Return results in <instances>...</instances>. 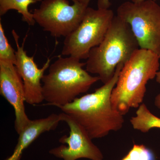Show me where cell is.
<instances>
[{
    "mask_svg": "<svg viewBox=\"0 0 160 160\" xmlns=\"http://www.w3.org/2000/svg\"><path fill=\"white\" fill-rule=\"evenodd\" d=\"M0 93L13 107L14 127L18 134L29 125L25 109V91L22 79L13 63L0 60Z\"/></svg>",
    "mask_w": 160,
    "mask_h": 160,
    "instance_id": "9c48e42d",
    "label": "cell"
},
{
    "mask_svg": "<svg viewBox=\"0 0 160 160\" xmlns=\"http://www.w3.org/2000/svg\"><path fill=\"white\" fill-rule=\"evenodd\" d=\"M42 0H0V15L6 14L9 10H17L22 14V19L29 26H33L36 22L33 14L29 11V6Z\"/></svg>",
    "mask_w": 160,
    "mask_h": 160,
    "instance_id": "4fadbf2b",
    "label": "cell"
},
{
    "mask_svg": "<svg viewBox=\"0 0 160 160\" xmlns=\"http://www.w3.org/2000/svg\"><path fill=\"white\" fill-rule=\"evenodd\" d=\"M140 49L128 23L115 16L104 39L89 52L86 70L98 75L103 84L112 78L117 67L125 64Z\"/></svg>",
    "mask_w": 160,
    "mask_h": 160,
    "instance_id": "3957f363",
    "label": "cell"
},
{
    "mask_svg": "<svg viewBox=\"0 0 160 160\" xmlns=\"http://www.w3.org/2000/svg\"><path fill=\"white\" fill-rule=\"evenodd\" d=\"M62 122L61 115L52 113L42 118L31 120L21 133L13 153L6 160H21L23 151L41 134L55 130Z\"/></svg>",
    "mask_w": 160,
    "mask_h": 160,
    "instance_id": "8fae6325",
    "label": "cell"
},
{
    "mask_svg": "<svg viewBox=\"0 0 160 160\" xmlns=\"http://www.w3.org/2000/svg\"><path fill=\"white\" fill-rule=\"evenodd\" d=\"M154 105L158 109H160V93L158 94L155 98Z\"/></svg>",
    "mask_w": 160,
    "mask_h": 160,
    "instance_id": "2e32d148",
    "label": "cell"
},
{
    "mask_svg": "<svg viewBox=\"0 0 160 160\" xmlns=\"http://www.w3.org/2000/svg\"><path fill=\"white\" fill-rule=\"evenodd\" d=\"M0 60L9 61L14 65L17 61L16 51L8 42L1 22H0Z\"/></svg>",
    "mask_w": 160,
    "mask_h": 160,
    "instance_id": "5bb4252c",
    "label": "cell"
},
{
    "mask_svg": "<svg viewBox=\"0 0 160 160\" xmlns=\"http://www.w3.org/2000/svg\"><path fill=\"white\" fill-rule=\"evenodd\" d=\"M17 46V61L15 66L24 84L26 102L30 105L40 104L44 101L42 84L41 83L44 73L50 66V60L47 59L42 68H39L33 57H29L24 50L25 41L20 46L19 37L14 30L12 31Z\"/></svg>",
    "mask_w": 160,
    "mask_h": 160,
    "instance_id": "30bf717a",
    "label": "cell"
},
{
    "mask_svg": "<svg viewBox=\"0 0 160 160\" xmlns=\"http://www.w3.org/2000/svg\"><path fill=\"white\" fill-rule=\"evenodd\" d=\"M91 0H43L32 12L43 30L56 38L68 35L82 22Z\"/></svg>",
    "mask_w": 160,
    "mask_h": 160,
    "instance_id": "52a82bcc",
    "label": "cell"
},
{
    "mask_svg": "<svg viewBox=\"0 0 160 160\" xmlns=\"http://www.w3.org/2000/svg\"><path fill=\"white\" fill-rule=\"evenodd\" d=\"M160 57L153 52L139 49L124 65L117 82L112 92L111 100L115 110L124 116L131 108L143 103L146 84L156 77Z\"/></svg>",
    "mask_w": 160,
    "mask_h": 160,
    "instance_id": "7a4b0ae2",
    "label": "cell"
},
{
    "mask_svg": "<svg viewBox=\"0 0 160 160\" xmlns=\"http://www.w3.org/2000/svg\"><path fill=\"white\" fill-rule=\"evenodd\" d=\"M156 80L159 84H160V70L158 72L157 74L156 77Z\"/></svg>",
    "mask_w": 160,
    "mask_h": 160,
    "instance_id": "e0dca14e",
    "label": "cell"
},
{
    "mask_svg": "<svg viewBox=\"0 0 160 160\" xmlns=\"http://www.w3.org/2000/svg\"><path fill=\"white\" fill-rule=\"evenodd\" d=\"M62 122L66 123L69 129V136L62 137L59 142L63 144L50 149L49 153L64 160H76L87 158L103 160L102 152L92 142V139L85 129L71 116L60 113Z\"/></svg>",
    "mask_w": 160,
    "mask_h": 160,
    "instance_id": "ba28073f",
    "label": "cell"
},
{
    "mask_svg": "<svg viewBox=\"0 0 160 160\" xmlns=\"http://www.w3.org/2000/svg\"><path fill=\"white\" fill-rule=\"evenodd\" d=\"M111 5L109 0H98V8L99 9H109Z\"/></svg>",
    "mask_w": 160,
    "mask_h": 160,
    "instance_id": "9a60e30c",
    "label": "cell"
},
{
    "mask_svg": "<svg viewBox=\"0 0 160 160\" xmlns=\"http://www.w3.org/2000/svg\"><path fill=\"white\" fill-rule=\"evenodd\" d=\"M80 61L71 56L60 57L50 65L42 81L46 105L59 108L71 103L100 81L98 76H92L83 69L86 63Z\"/></svg>",
    "mask_w": 160,
    "mask_h": 160,
    "instance_id": "277c9868",
    "label": "cell"
},
{
    "mask_svg": "<svg viewBox=\"0 0 160 160\" xmlns=\"http://www.w3.org/2000/svg\"><path fill=\"white\" fill-rule=\"evenodd\" d=\"M114 16L111 9L88 7L79 25L65 37L62 55L87 59L90 50L104 39Z\"/></svg>",
    "mask_w": 160,
    "mask_h": 160,
    "instance_id": "8992f818",
    "label": "cell"
},
{
    "mask_svg": "<svg viewBox=\"0 0 160 160\" xmlns=\"http://www.w3.org/2000/svg\"><path fill=\"white\" fill-rule=\"evenodd\" d=\"M124 65L119 64L112 78L94 92L59 107L82 126L92 139L105 137L111 131H119L124 125V116L113 109L111 100L112 92Z\"/></svg>",
    "mask_w": 160,
    "mask_h": 160,
    "instance_id": "6da1fadb",
    "label": "cell"
},
{
    "mask_svg": "<svg viewBox=\"0 0 160 160\" xmlns=\"http://www.w3.org/2000/svg\"><path fill=\"white\" fill-rule=\"evenodd\" d=\"M132 128L143 133L153 128L160 129V118L152 113L146 104L142 103L130 120Z\"/></svg>",
    "mask_w": 160,
    "mask_h": 160,
    "instance_id": "7c38bea8",
    "label": "cell"
},
{
    "mask_svg": "<svg viewBox=\"0 0 160 160\" xmlns=\"http://www.w3.org/2000/svg\"><path fill=\"white\" fill-rule=\"evenodd\" d=\"M117 15L128 23L140 49L160 57V6L154 0H132L123 3Z\"/></svg>",
    "mask_w": 160,
    "mask_h": 160,
    "instance_id": "5b68a950",
    "label": "cell"
}]
</instances>
